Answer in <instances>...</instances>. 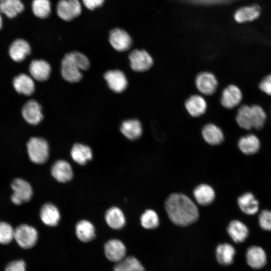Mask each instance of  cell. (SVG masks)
<instances>
[{"mask_svg": "<svg viewBox=\"0 0 271 271\" xmlns=\"http://www.w3.org/2000/svg\"><path fill=\"white\" fill-rule=\"evenodd\" d=\"M165 208L171 220L175 224L185 226L198 218V209L188 196L180 193L170 195L165 202Z\"/></svg>", "mask_w": 271, "mask_h": 271, "instance_id": "cell-1", "label": "cell"}, {"mask_svg": "<svg viewBox=\"0 0 271 271\" xmlns=\"http://www.w3.org/2000/svg\"><path fill=\"white\" fill-rule=\"evenodd\" d=\"M89 66V61L85 55L77 51L69 52L62 60V76L69 82H77L82 77L81 71L87 70Z\"/></svg>", "mask_w": 271, "mask_h": 271, "instance_id": "cell-2", "label": "cell"}, {"mask_svg": "<svg viewBox=\"0 0 271 271\" xmlns=\"http://www.w3.org/2000/svg\"><path fill=\"white\" fill-rule=\"evenodd\" d=\"M264 109L258 104H244L239 107L236 115L238 125L245 129L262 128L266 120Z\"/></svg>", "mask_w": 271, "mask_h": 271, "instance_id": "cell-3", "label": "cell"}, {"mask_svg": "<svg viewBox=\"0 0 271 271\" xmlns=\"http://www.w3.org/2000/svg\"><path fill=\"white\" fill-rule=\"evenodd\" d=\"M27 149L29 157L34 163L42 164L47 160L49 154V145L44 139L31 138L27 142Z\"/></svg>", "mask_w": 271, "mask_h": 271, "instance_id": "cell-4", "label": "cell"}, {"mask_svg": "<svg viewBox=\"0 0 271 271\" xmlns=\"http://www.w3.org/2000/svg\"><path fill=\"white\" fill-rule=\"evenodd\" d=\"M38 236L37 230L28 224H21L14 229V239L20 246L25 249L34 246Z\"/></svg>", "mask_w": 271, "mask_h": 271, "instance_id": "cell-5", "label": "cell"}, {"mask_svg": "<svg viewBox=\"0 0 271 271\" xmlns=\"http://www.w3.org/2000/svg\"><path fill=\"white\" fill-rule=\"evenodd\" d=\"M13 194L11 199L16 205H21L28 202L33 195V190L31 185L25 180L16 178L11 183Z\"/></svg>", "mask_w": 271, "mask_h": 271, "instance_id": "cell-6", "label": "cell"}, {"mask_svg": "<svg viewBox=\"0 0 271 271\" xmlns=\"http://www.w3.org/2000/svg\"><path fill=\"white\" fill-rule=\"evenodd\" d=\"M81 12V4L79 0H59L57 4V14L65 21H70L77 17Z\"/></svg>", "mask_w": 271, "mask_h": 271, "instance_id": "cell-7", "label": "cell"}, {"mask_svg": "<svg viewBox=\"0 0 271 271\" xmlns=\"http://www.w3.org/2000/svg\"><path fill=\"white\" fill-rule=\"evenodd\" d=\"M131 69L137 72L148 70L153 64V59L149 53L144 50H134L128 56Z\"/></svg>", "mask_w": 271, "mask_h": 271, "instance_id": "cell-8", "label": "cell"}, {"mask_svg": "<svg viewBox=\"0 0 271 271\" xmlns=\"http://www.w3.org/2000/svg\"><path fill=\"white\" fill-rule=\"evenodd\" d=\"M243 94L241 89L234 84L226 86L222 91L220 102L227 109H232L241 102Z\"/></svg>", "mask_w": 271, "mask_h": 271, "instance_id": "cell-9", "label": "cell"}, {"mask_svg": "<svg viewBox=\"0 0 271 271\" xmlns=\"http://www.w3.org/2000/svg\"><path fill=\"white\" fill-rule=\"evenodd\" d=\"M195 84L201 93L210 95L216 91L218 87V81L215 76L212 73L203 72L197 76Z\"/></svg>", "mask_w": 271, "mask_h": 271, "instance_id": "cell-10", "label": "cell"}, {"mask_svg": "<svg viewBox=\"0 0 271 271\" xmlns=\"http://www.w3.org/2000/svg\"><path fill=\"white\" fill-rule=\"evenodd\" d=\"M109 41L111 46L119 52L127 51L132 44V40L129 34L120 28H115L110 31Z\"/></svg>", "mask_w": 271, "mask_h": 271, "instance_id": "cell-11", "label": "cell"}, {"mask_svg": "<svg viewBox=\"0 0 271 271\" xmlns=\"http://www.w3.org/2000/svg\"><path fill=\"white\" fill-rule=\"evenodd\" d=\"M24 119L31 125H37L43 119V115L40 104L35 100L26 102L22 109Z\"/></svg>", "mask_w": 271, "mask_h": 271, "instance_id": "cell-12", "label": "cell"}, {"mask_svg": "<svg viewBox=\"0 0 271 271\" xmlns=\"http://www.w3.org/2000/svg\"><path fill=\"white\" fill-rule=\"evenodd\" d=\"M261 13L260 7L257 4L243 6L238 8L233 14L236 22L243 24L251 22L258 19Z\"/></svg>", "mask_w": 271, "mask_h": 271, "instance_id": "cell-13", "label": "cell"}, {"mask_svg": "<svg viewBox=\"0 0 271 271\" xmlns=\"http://www.w3.org/2000/svg\"><path fill=\"white\" fill-rule=\"evenodd\" d=\"M108 87L114 92L121 93L127 86V80L123 72L119 70L107 71L104 75Z\"/></svg>", "mask_w": 271, "mask_h": 271, "instance_id": "cell-14", "label": "cell"}, {"mask_svg": "<svg viewBox=\"0 0 271 271\" xmlns=\"http://www.w3.org/2000/svg\"><path fill=\"white\" fill-rule=\"evenodd\" d=\"M104 253L108 259L117 262L125 257L126 248L123 242L116 239L107 241L104 247Z\"/></svg>", "mask_w": 271, "mask_h": 271, "instance_id": "cell-15", "label": "cell"}, {"mask_svg": "<svg viewBox=\"0 0 271 271\" xmlns=\"http://www.w3.org/2000/svg\"><path fill=\"white\" fill-rule=\"evenodd\" d=\"M31 49L27 41L22 39L15 40L9 49V54L15 62L23 61L31 53Z\"/></svg>", "mask_w": 271, "mask_h": 271, "instance_id": "cell-16", "label": "cell"}, {"mask_svg": "<svg viewBox=\"0 0 271 271\" xmlns=\"http://www.w3.org/2000/svg\"><path fill=\"white\" fill-rule=\"evenodd\" d=\"M29 70L33 79L39 81H44L49 78L51 67L47 61L35 59L31 62Z\"/></svg>", "mask_w": 271, "mask_h": 271, "instance_id": "cell-17", "label": "cell"}, {"mask_svg": "<svg viewBox=\"0 0 271 271\" xmlns=\"http://www.w3.org/2000/svg\"><path fill=\"white\" fill-rule=\"evenodd\" d=\"M246 259L248 265L254 269H259L266 263L267 256L264 249L258 246L249 247L246 253Z\"/></svg>", "mask_w": 271, "mask_h": 271, "instance_id": "cell-18", "label": "cell"}, {"mask_svg": "<svg viewBox=\"0 0 271 271\" xmlns=\"http://www.w3.org/2000/svg\"><path fill=\"white\" fill-rule=\"evenodd\" d=\"M13 85L15 90L21 94L30 96L35 91V85L33 79L26 74H20L15 77Z\"/></svg>", "mask_w": 271, "mask_h": 271, "instance_id": "cell-19", "label": "cell"}, {"mask_svg": "<svg viewBox=\"0 0 271 271\" xmlns=\"http://www.w3.org/2000/svg\"><path fill=\"white\" fill-rule=\"evenodd\" d=\"M51 174L57 181L64 183L72 179L73 170L68 162L58 160L52 166Z\"/></svg>", "mask_w": 271, "mask_h": 271, "instance_id": "cell-20", "label": "cell"}, {"mask_svg": "<svg viewBox=\"0 0 271 271\" xmlns=\"http://www.w3.org/2000/svg\"><path fill=\"white\" fill-rule=\"evenodd\" d=\"M185 105L188 113L193 117L202 115L207 109L206 101L199 95H193L189 97L186 100Z\"/></svg>", "mask_w": 271, "mask_h": 271, "instance_id": "cell-21", "label": "cell"}, {"mask_svg": "<svg viewBox=\"0 0 271 271\" xmlns=\"http://www.w3.org/2000/svg\"><path fill=\"white\" fill-rule=\"evenodd\" d=\"M40 216L42 222L50 226H56L60 219V213L56 206L49 203L45 204L41 208Z\"/></svg>", "mask_w": 271, "mask_h": 271, "instance_id": "cell-22", "label": "cell"}, {"mask_svg": "<svg viewBox=\"0 0 271 271\" xmlns=\"http://www.w3.org/2000/svg\"><path fill=\"white\" fill-rule=\"evenodd\" d=\"M120 131L127 139L135 140L142 134L143 127L141 122L136 119L123 121L120 125Z\"/></svg>", "mask_w": 271, "mask_h": 271, "instance_id": "cell-23", "label": "cell"}, {"mask_svg": "<svg viewBox=\"0 0 271 271\" xmlns=\"http://www.w3.org/2000/svg\"><path fill=\"white\" fill-rule=\"evenodd\" d=\"M227 232L232 239L237 243L244 241L248 235L247 227L237 220H232L229 223L227 227Z\"/></svg>", "mask_w": 271, "mask_h": 271, "instance_id": "cell-24", "label": "cell"}, {"mask_svg": "<svg viewBox=\"0 0 271 271\" xmlns=\"http://www.w3.org/2000/svg\"><path fill=\"white\" fill-rule=\"evenodd\" d=\"M202 134L205 141L212 145H219L224 139L222 130L213 123L205 125L202 129Z\"/></svg>", "mask_w": 271, "mask_h": 271, "instance_id": "cell-25", "label": "cell"}, {"mask_svg": "<svg viewBox=\"0 0 271 271\" xmlns=\"http://www.w3.org/2000/svg\"><path fill=\"white\" fill-rule=\"evenodd\" d=\"M24 10V5L21 0H0V13L8 18L16 17Z\"/></svg>", "mask_w": 271, "mask_h": 271, "instance_id": "cell-26", "label": "cell"}, {"mask_svg": "<svg viewBox=\"0 0 271 271\" xmlns=\"http://www.w3.org/2000/svg\"><path fill=\"white\" fill-rule=\"evenodd\" d=\"M194 196L198 203L201 205H207L211 203L215 198L213 189L207 184H201L194 190Z\"/></svg>", "mask_w": 271, "mask_h": 271, "instance_id": "cell-27", "label": "cell"}, {"mask_svg": "<svg viewBox=\"0 0 271 271\" xmlns=\"http://www.w3.org/2000/svg\"><path fill=\"white\" fill-rule=\"evenodd\" d=\"M107 224L113 229L122 228L125 223V218L122 211L117 207H112L107 210L105 215Z\"/></svg>", "mask_w": 271, "mask_h": 271, "instance_id": "cell-28", "label": "cell"}, {"mask_svg": "<svg viewBox=\"0 0 271 271\" xmlns=\"http://www.w3.org/2000/svg\"><path fill=\"white\" fill-rule=\"evenodd\" d=\"M238 145L243 153L246 155H251L259 150L260 142L256 136L249 134L240 138Z\"/></svg>", "mask_w": 271, "mask_h": 271, "instance_id": "cell-29", "label": "cell"}, {"mask_svg": "<svg viewBox=\"0 0 271 271\" xmlns=\"http://www.w3.org/2000/svg\"><path fill=\"white\" fill-rule=\"evenodd\" d=\"M237 203L241 210L246 214L253 215L258 210V202L251 193L240 196Z\"/></svg>", "mask_w": 271, "mask_h": 271, "instance_id": "cell-30", "label": "cell"}, {"mask_svg": "<svg viewBox=\"0 0 271 271\" xmlns=\"http://www.w3.org/2000/svg\"><path fill=\"white\" fill-rule=\"evenodd\" d=\"M235 254L234 247L229 243H223L218 245L216 249V256L219 263L227 265L232 263Z\"/></svg>", "mask_w": 271, "mask_h": 271, "instance_id": "cell-31", "label": "cell"}, {"mask_svg": "<svg viewBox=\"0 0 271 271\" xmlns=\"http://www.w3.org/2000/svg\"><path fill=\"white\" fill-rule=\"evenodd\" d=\"M71 156L75 162L82 165L92 159V152L88 146L77 143L71 149Z\"/></svg>", "mask_w": 271, "mask_h": 271, "instance_id": "cell-32", "label": "cell"}, {"mask_svg": "<svg viewBox=\"0 0 271 271\" xmlns=\"http://www.w3.org/2000/svg\"><path fill=\"white\" fill-rule=\"evenodd\" d=\"M75 232L78 239L83 242L89 241L95 236L93 225L86 220H82L77 223Z\"/></svg>", "mask_w": 271, "mask_h": 271, "instance_id": "cell-33", "label": "cell"}, {"mask_svg": "<svg viewBox=\"0 0 271 271\" xmlns=\"http://www.w3.org/2000/svg\"><path fill=\"white\" fill-rule=\"evenodd\" d=\"M113 271H145V269L136 258L128 256L116 262Z\"/></svg>", "mask_w": 271, "mask_h": 271, "instance_id": "cell-34", "label": "cell"}, {"mask_svg": "<svg viewBox=\"0 0 271 271\" xmlns=\"http://www.w3.org/2000/svg\"><path fill=\"white\" fill-rule=\"evenodd\" d=\"M32 12L35 16L41 19L49 16L51 12V3L50 0H33Z\"/></svg>", "mask_w": 271, "mask_h": 271, "instance_id": "cell-35", "label": "cell"}, {"mask_svg": "<svg viewBox=\"0 0 271 271\" xmlns=\"http://www.w3.org/2000/svg\"><path fill=\"white\" fill-rule=\"evenodd\" d=\"M142 226L146 229H154L159 224V219L157 213L154 210H146L141 217Z\"/></svg>", "mask_w": 271, "mask_h": 271, "instance_id": "cell-36", "label": "cell"}, {"mask_svg": "<svg viewBox=\"0 0 271 271\" xmlns=\"http://www.w3.org/2000/svg\"><path fill=\"white\" fill-rule=\"evenodd\" d=\"M14 239V229L8 223L0 221V243L6 244Z\"/></svg>", "mask_w": 271, "mask_h": 271, "instance_id": "cell-37", "label": "cell"}, {"mask_svg": "<svg viewBox=\"0 0 271 271\" xmlns=\"http://www.w3.org/2000/svg\"><path fill=\"white\" fill-rule=\"evenodd\" d=\"M258 222L260 226L263 229L271 231V211H262L259 215Z\"/></svg>", "mask_w": 271, "mask_h": 271, "instance_id": "cell-38", "label": "cell"}, {"mask_svg": "<svg viewBox=\"0 0 271 271\" xmlns=\"http://www.w3.org/2000/svg\"><path fill=\"white\" fill-rule=\"evenodd\" d=\"M259 89L267 95L271 96V74L266 75L260 81Z\"/></svg>", "mask_w": 271, "mask_h": 271, "instance_id": "cell-39", "label": "cell"}, {"mask_svg": "<svg viewBox=\"0 0 271 271\" xmlns=\"http://www.w3.org/2000/svg\"><path fill=\"white\" fill-rule=\"evenodd\" d=\"M5 271H26V264L23 260L10 262L6 267Z\"/></svg>", "mask_w": 271, "mask_h": 271, "instance_id": "cell-40", "label": "cell"}, {"mask_svg": "<svg viewBox=\"0 0 271 271\" xmlns=\"http://www.w3.org/2000/svg\"><path fill=\"white\" fill-rule=\"evenodd\" d=\"M187 2L198 5H221L230 3L233 0H185Z\"/></svg>", "mask_w": 271, "mask_h": 271, "instance_id": "cell-41", "label": "cell"}, {"mask_svg": "<svg viewBox=\"0 0 271 271\" xmlns=\"http://www.w3.org/2000/svg\"><path fill=\"white\" fill-rule=\"evenodd\" d=\"M84 6L88 10H93L101 6L104 0H82Z\"/></svg>", "mask_w": 271, "mask_h": 271, "instance_id": "cell-42", "label": "cell"}, {"mask_svg": "<svg viewBox=\"0 0 271 271\" xmlns=\"http://www.w3.org/2000/svg\"><path fill=\"white\" fill-rule=\"evenodd\" d=\"M1 13H0V30L2 28L3 26V18L1 15Z\"/></svg>", "mask_w": 271, "mask_h": 271, "instance_id": "cell-43", "label": "cell"}]
</instances>
